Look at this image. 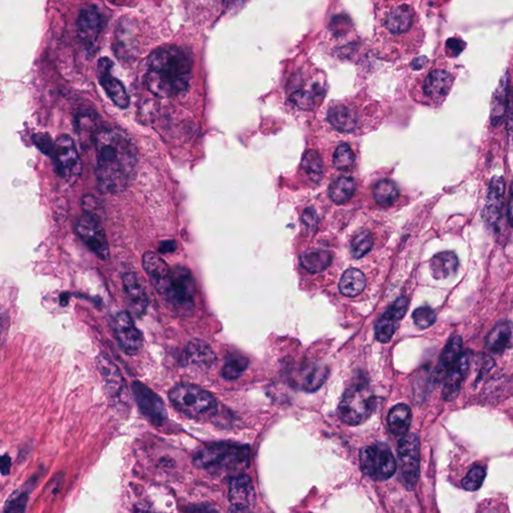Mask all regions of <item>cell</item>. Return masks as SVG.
Segmentation results:
<instances>
[{
  "mask_svg": "<svg viewBox=\"0 0 513 513\" xmlns=\"http://www.w3.org/2000/svg\"><path fill=\"white\" fill-rule=\"evenodd\" d=\"M93 143L98 189L105 194H121L135 178L138 161L135 143L116 128H101Z\"/></svg>",
  "mask_w": 513,
  "mask_h": 513,
  "instance_id": "6da1fadb",
  "label": "cell"
},
{
  "mask_svg": "<svg viewBox=\"0 0 513 513\" xmlns=\"http://www.w3.org/2000/svg\"><path fill=\"white\" fill-rule=\"evenodd\" d=\"M146 68L148 91L158 98H173L189 88L192 56L180 46H162L148 56Z\"/></svg>",
  "mask_w": 513,
  "mask_h": 513,
  "instance_id": "7a4b0ae2",
  "label": "cell"
},
{
  "mask_svg": "<svg viewBox=\"0 0 513 513\" xmlns=\"http://www.w3.org/2000/svg\"><path fill=\"white\" fill-rule=\"evenodd\" d=\"M250 449L248 446L233 443H210L200 447L194 455V463L210 472H232L247 467Z\"/></svg>",
  "mask_w": 513,
  "mask_h": 513,
  "instance_id": "3957f363",
  "label": "cell"
},
{
  "mask_svg": "<svg viewBox=\"0 0 513 513\" xmlns=\"http://www.w3.org/2000/svg\"><path fill=\"white\" fill-rule=\"evenodd\" d=\"M168 398L173 407L188 417L210 418L218 411V402L214 396L191 384L175 386L171 389Z\"/></svg>",
  "mask_w": 513,
  "mask_h": 513,
  "instance_id": "277c9868",
  "label": "cell"
},
{
  "mask_svg": "<svg viewBox=\"0 0 513 513\" xmlns=\"http://www.w3.org/2000/svg\"><path fill=\"white\" fill-rule=\"evenodd\" d=\"M374 395L365 384H355L344 393L338 406L339 417L349 425L365 422L374 408Z\"/></svg>",
  "mask_w": 513,
  "mask_h": 513,
  "instance_id": "5b68a950",
  "label": "cell"
},
{
  "mask_svg": "<svg viewBox=\"0 0 513 513\" xmlns=\"http://www.w3.org/2000/svg\"><path fill=\"white\" fill-rule=\"evenodd\" d=\"M360 464L362 472L379 482L389 479L396 472V460L392 451L384 443L362 448Z\"/></svg>",
  "mask_w": 513,
  "mask_h": 513,
  "instance_id": "8992f818",
  "label": "cell"
},
{
  "mask_svg": "<svg viewBox=\"0 0 513 513\" xmlns=\"http://www.w3.org/2000/svg\"><path fill=\"white\" fill-rule=\"evenodd\" d=\"M195 286L194 278L187 268L178 266L173 269L172 279L165 294L168 303L183 314H189L195 306Z\"/></svg>",
  "mask_w": 513,
  "mask_h": 513,
  "instance_id": "52a82bcc",
  "label": "cell"
},
{
  "mask_svg": "<svg viewBox=\"0 0 513 513\" xmlns=\"http://www.w3.org/2000/svg\"><path fill=\"white\" fill-rule=\"evenodd\" d=\"M51 158L59 177L69 183H76L83 173V163L71 136H59L54 143Z\"/></svg>",
  "mask_w": 513,
  "mask_h": 513,
  "instance_id": "ba28073f",
  "label": "cell"
},
{
  "mask_svg": "<svg viewBox=\"0 0 513 513\" xmlns=\"http://www.w3.org/2000/svg\"><path fill=\"white\" fill-rule=\"evenodd\" d=\"M399 460L404 485L409 490L417 484L420 472V441L415 433L403 436L398 446Z\"/></svg>",
  "mask_w": 513,
  "mask_h": 513,
  "instance_id": "9c48e42d",
  "label": "cell"
},
{
  "mask_svg": "<svg viewBox=\"0 0 513 513\" xmlns=\"http://www.w3.org/2000/svg\"><path fill=\"white\" fill-rule=\"evenodd\" d=\"M76 232L86 247L101 261L110 259L108 238L101 219L84 213L76 224Z\"/></svg>",
  "mask_w": 513,
  "mask_h": 513,
  "instance_id": "30bf717a",
  "label": "cell"
},
{
  "mask_svg": "<svg viewBox=\"0 0 513 513\" xmlns=\"http://www.w3.org/2000/svg\"><path fill=\"white\" fill-rule=\"evenodd\" d=\"M138 409L146 418L156 425H161L168 417L165 403L157 393L145 384L135 381L131 385Z\"/></svg>",
  "mask_w": 513,
  "mask_h": 513,
  "instance_id": "8fae6325",
  "label": "cell"
},
{
  "mask_svg": "<svg viewBox=\"0 0 513 513\" xmlns=\"http://www.w3.org/2000/svg\"><path fill=\"white\" fill-rule=\"evenodd\" d=\"M113 68V64L110 59H101L98 64V81L111 101L118 108H126L130 105V96L121 81L111 74Z\"/></svg>",
  "mask_w": 513,
  "mask_h": 513,
  "instance_id": "7c38bea8",
  "label": "cell"
},
{
  "mask_svg": "<svg viewBox=\"0 0 513 513\" xmlns=\"http://www.w3.org/2000/svg\"><path fill=\"white\" fill-rule=\"evenodd\" d=\"M113 328L121 349L126 354L133 355L142 349L143 343L142 333L136 328L130 314L121 312L116 315L113 321Z\"/></svg>",
  "mask_w": 513,
  "mask_h": 513,
  "instance_id": "4fadbf2b",
  "label": "cell"
},
{
  "mask_svg": "<svg viewBox=\"0 0 513 513\" xmlns=\"http://www.w3.org/2000/svg\"><path fill=\"white\" fill-rule=\"evenodd\" d=\"M96 365L103 379L106 392L116 402H123L126 395V383L118 367L106 354L96 358Z\"/></svg>",
  "mask_w": 513,
  "mask_h": 513,
  "instance_id": "5bb4252c",
  "label": "cell"
},
{
  "mask_svg": "<svg viewBox=\"0 0 513 513\" xmlns=\"http://www.w3.org/2000/svg\"><path fill=\"white\" fill-rule=\"evenodd\" d=\"M408 308V300L400 297L382 315L375 327L376 339L381 343H387L397 330L401 320Z\"/></svg>",
  "mask_w": 513,
  "mask_h": 513,
  "instance_id": "9a60e30c",
  "label": "cell"
},
{
  "mask_svg": "<svg viewBox=\"0 0 513 513\" xmlns=\"http://www.w3.org/2000/svg\"><path fill=\"white\" fill-rule=\"evenodd\" d=\"M229 499L233 512H248L256 504V492L251 478L238 475L230 482Z\"/></svg>",
  "mask_w": 513,
  "mask_h": 513,
  "instance_id": "2e32d148",
  "label": "cell"
},
{
  "mask_svg": "<svg viewBox=\"0 0 513 513\" xmlns=\"http://www.w3.org/2000/svg\"><path fill=\"white\" fill-rule=\"evenodd\" d=\"M103 29V17L96 9H84L76 21V31L84 48L91 51L95 49L96 41Z\"/></svg>",
  "mask_w": 513,
  "mask_h": 513,
  "instance_id": "e0dca14e",
  "label": "cell"
},
{
  "mask_svg": "<svg viewBox=\"0 0 513 513\" xmlns=\"http://www.w3.org/2000/svg\"><path fill=\"white\" fill-rule=\"evenodd\" d=\"M143 266L153 287L158 293L165 296L172 279L173 270L170 269L162 258L153 252L145 253Z\"/></svg>",
  "mask_w": 513,
  "mask_h": 513,
  "instance_id": "ac0fdd59",
  "label": "cell"
},
{
  "mask_svg": "<svg viewBox=\"0 0 513 513\" xmlns=\"http://www.w3.org/2000/svg\"><path fill=\"white\" fill-rule=\"evenodd\" d=\"M123 285L131 311L136 316H141L145 313L148 304L147 292L142 280L136 273H126L123 276Z\"/></svg>",
  "mask_w": 513,
  "mask_h": 513,
  "instance_id": "d6986e66",
  "label": "cell"
},
{
  "mask_svg": "<svg viewBox=\"0 0 513 513\" xmlns=\"http://www.w3.org/2000/svg\"><path fill=\"white\" fill-rule=\"evenodd\" d=\"M454 76L449 71L435 68L426 76L423 81V93L433 101H441L449 93Z\"/></svg>",
  "mask_w": 513,
  "mask_h": 513,
  "instance_id": "ffe728a7",
  "label": "cell"
},
{
  "mask_svg": "<svg viewBox=\"0 0 513 513\" xmlns=\"http://www.w3.org/2000/svg\"><path fill=\"white\" fill-rule=\"evenodd\" d=\"M504 181L502 177H493L488 187L487 203H485V220L495 227L502 217L503 203H504Z\"/></svg>",
  "mask_w": 513,
  "mask_h": 513,
  "instance_id": "44dd1931",
  "label": "cell"
},
{
  "mask_svg": "<svg viewBox=\"0 0 513 513\" xmlns=\"http://www.w3.org/2000/svg\"><path fill=\"white\" fill-rule=\"evenodd\" d=\"M185 362L188 366L200 370H207L214 365L217 357L212 347L203 340H192L185 349Z\"/></svg>",
  "mask_w": 513,
  "mask_h": 513,
  "instance_id": "7402d4cb",
  "label": "cell"
},
{
  "mask_svg": "<svg viewBox=\"0 0 513 513\" xmlns=\"http://www.w3.org/2000/svg\"><path fill=\"white\" fill-rule=\"evenodd\" d=\"M469 352L461 354L459 359L450 369L449 373L445 379V387H443V399L445 400L453 401L457 397L460 392L461 385L469 371Z\"/></svg>",
  "mask_w": 513,
  "mask_h": 513,
  "instance_id": "603a6c76",
  "label": "cell"
},
{
  "mask_svg": "<svg viewBox=\"0 0 513 513\" xmlns=\"http://www.w3.org/2000/svg\"><path fill=\"white\" fill-rule=\"evenodd\" d=\"M415 14L410 6L403 4L393 7L384 19V26L393 36H404L413 29Z\"/></svg>",
  "mask_w": 513,
  "mask_h": 513,
  "instance_id": "cb8c5ba5",
  "label": "cell"
},
{
  "mask_svg": "<svg viewBox=\"0 0 513 513\" xmlns=\"http://www.w3.org/2000/svg\"><path fill=\"white\" fill-rule=\"evenodd\" d=\"M457 269L458 259L452 252L440 253L430 262V272L436 280H445L454 276Z\"/></svg>",
  "mask_w": 513,
  "mask_h": 513,
  "instance_id": "d4e9b609",
  "label": "cell"
},
{
  "mask_svg": "<svg viewBox=\"0 0 513 513\" xmlns=\"http://www.w3.org/2000/svg\"><path fill=\"white\" fill-rule=\"evenodd\" d=\"M328 121L337 131L341 133H351L357 126L355 111L343 105L333 106L329 110Z\"/></svg>",
  "mask_w": 513,
  "mask_h": 513,
  "instance_id": "484cf974",
  "label": "cell"
},
{
  "mask_svg": "<svg viewBox=\"0 0 513 513\" xmlns=\"http://www.w3.org/2000/svg\"><path fill=\"white\" fill-rule=\"evenodd\" d=\"M76 128L83 142H95L96 135L103 126L98 125V116L91 111H81L76 118Z\"/></svg>",
  "mask_w": 513,
  "mask_h": 513,
  "instance_id": "4316f807",
  "label": "cell"
},
{
  "mask_svg": "<svg viewBox=\"0 0 513 513\" xmlns=\"http://www.w3.org/2000/svg\"><path fill=\"white\" fill-rule=\"evenodd\" d=\"M411 419L412 414L410 407L406 404H398L389 412V430L395 436H404L410 427Z\"/></svg>",
  "mask_w": 513,
  "mask_h": 513,
  "instance_id": "83f0119b",
  "label": "cell"
},
{
  "mask_svg": "<svg viewBox=\"0 0 513 513\" xmlns=\"http://www.w3.org/2000/svg\"><path fill=\"white\" fill-rule=\"evenodd\" d=\"M512 328L508 322H502L495 327L487 338L488 350L494 354H502L512 340Z\"/></svg>",
  "mask_w": 513,
  "mask_h": 513,
  "instance_id": "f1b7e54d",
  "label": "cell"
},
{
  "mask_svg": "<svg viewBox=\"0 0 513 513\" xmlns=\"http://www.w3.org/2000/svg\"><path fill=\"white\" fill-rule=\"evenodd\" d=\"M365 285V276L360 270L349 269L342 276L339 289L344 296L356 297L363 292Z\"/></svg>",
  "mask_w": 513,
  "mask_h": 513,
  "instance_id": "f546056e",
  "label": "cell"
},
{
  "mask_svg": "<svg viewBox=\"0 0 513 513\" xmlns=\"http://www.w3.org/2000/svg\"><path fill=\"white\" fill-rule=\"evenodd\" d=\"M355 188L353 178L349 177L337 178L329 187V197L336 204H344L351 199L352 195L355 193Z\"/></svg>",
  "mask_w": 513,
  "mask_h": 513,
  "instance_id": "4dcf8cb0",
  "label": "cell"
},
{
  "mask_svg": "<svg viewBox=\"0 0 513 513\" xmlns=\"http://www.w3.org/2000/svg\"><path fill=\"white\" fill-rule=\"evenodd\" d=\"M461 354H462V339L460 336L452 337L441 354L440 365L438 368L440 375L445 372L449 371L454 366Z\"/></svg>",
  "mask_w": 513,
  "mask_h": 513,
  "instance_id": "1f68e13d",
  "label": "cell"
},
{
  "mask_svg": "<svg viewBox=\"0 0 513 513\" xmlns=\"http://www.w3.org/2000/svg\"><path fill=\"white\" fill-rule=\"evenodd\" d=\"M332 259L333 258L329 252L321 250L309 251L302 255L301 264L310 273H320L330 266Z\"/></svg>",
  "mask_w": 513,
  "mask_h": 513,
  "instance_id": "d6a6232c",
  "label": "cell"
},
{
  "mask_svg": "<svg viewBox=\"0 0 513 513\" xmlns=\"http://www.w3.org/2000/svg\"><path fill=\"white\" fill-rule=\"evenodd\" d=\"M374 199L379 205L388 207L398 199L399 191L396 183L390 180H382L374 186Z\"/></svg>",
  "mask_w": 513,
  "mask_h": 513,
  "instance_id": "836d02e7",
  "label": "cell"
},
{
  "mask_svg": "<svg viewBox=\"0 0 513 513\" xmlns=\"http://www.w3.org/2000/svg\"><path fill=\"white\" fill-rule=\"evenodd\" d=\"M301 376L302 388L306 391H315L326 380L327 369H325L324 367L315 365V364L314 365L310 364L308 367L304 368Z\"/></svg>",
  "mask_w": 513,
  "mask_h": 513,
  "instance_id": "e575fe53",
  "label": "cell"
},
{
  "mask_svg": "<svg viewBox=\"0 0 513 513\" xmlns=\"http://www.w3.org/2000/svg\"><path fill=\"white\" fill-rule=\"evenodd\" d=\"M507 83L497 89L494 98H493L492 106V123L494 126H499L504 118L505 111H507Z\"/></svg>",
  "mask_w": 513,
  "mask_h": 513,
  "instance_id": "d590c367",
  "label": "cell"
},
{
  "mask_svg": "<svg viewBox=\"0 0 513 513\" xmlns=\"http://www.w3.org/2000/svg\"><path fill=\"white\" fill-rule=\"evenodd\" d=\"M249 366V361L246 358L241 356H232L225 362L224 368H223V377L227 380H235L246 371Z\"/></svg>",
  "mask_w": 513,
  "mask_h": 513,
  "instance_id": "8d00e7d4",
  "label": "cell"
},
{
  "mask_svg": "<svg viewBox=\"0 0 513 513\" xmlns=\"http://www.w3.org/2000/svg\"><path fill=\"white\" fill-rule=\"evenodd\" d=\"M302 167L315 182H319L323 176V163L318 153L310 151L305 155Z\"/></svg>",
  "mask_w": 513,
  "mask_h": 513,
  "instance_id": "74e56055",
  "label": "cell"
},
{
  "mask_svg": "<svg viewBox=\"0 0 513 513\" xmlns=\"http://www.w3.org/2000/svg\"><path fill=\"white\" fill-rule=\"evenodd\" d=\"M373 247V237L369 232H362L354 238L351 245V254L355 259L365 256Z\"/></svg>",
  "mask_w": 513,
  "mask_h": 513,
  "instance_id": "f35d334b",
  "label": "cell"
},
{
  "mask_svg": "<svg viewBox=\"0 0 513 513\" xmlns=\"http://www.w3.org/2000/svg\"><path fill=\"white\" fill-rule=\"evenodd\" d=\"M354 162H355V156L348 145L342 143L337 148L333 156V163L338 170H348L353 166Z\"/></svg>",
  "mask_w": 513,
  "mask_h": 513,
  "instance_id": "ab89813d",
  "label": "cell"
},
{
  "mask_svg": "<svg viewBox=\"0 0 513 513\" xmlns=\"http://www.w3.org/2000/svg\"><path fill=\"white\" fill-rule=\"evenodd\" d=\"M485 477H487V472H485L484 468L482 466H474L462 480V487L468 492H475L482 487Z\"/></svg>",
  "mask_w": 513,
  "mask_h": 513,
  "instance_id": "60d3db41",
  "label": "cell"
},
{
  "mask_svg": "<svg viewBox=\"0 0 513 513\" xmlns=\"http://www.w3.org/2000/svg\"><path fill=\"white\" fill-rule=\"evenodd\" d=\"M412 319L419 329H427L435 323L436 314L430 307H420L413 312Z\"/></svg>",
  "mask_w": 513,
  "mask_h": 513,
  "instance_id": "b9f144b4",
  "label": "cell"
},
{
  "mask_svg": "<svg viewBox=\"0 0 513 513\" xmlns=\"http://www.w3.org/2000/svg\"><path fill=\"white\" fill-rule=\"evenodd\" d=\"M290 100H291L295 106H298L299 108L304 111L312 110L315 106L313 96H312L309 91H303V89L295 91Z\"/></svg>",
  "mask_w": 513,
  "mask_h": 513,
  "instance_id": "7bdbcfd3",
  "label": "cell"
},
{
  "mask_svg": "<svg viewBox=\"0 0 513 513\" xmlns=\"http://www.w3.org/2000/svg\"><path fill=\"white\" fill-rule=\"evenodd\" d=\"M83 209L86 214L93 215L101 219L103 215V205L93 195H84L83 198Z\"/></svg>",
  "mask_w": 513,
  "mask_h": 513,
  "instance_id": "ee69618b",
  "label": "cell"
},
{
  "mask_svg": "<svg viewBox=\"0 0 513 513\" xmlns=\"http://www.w3.org/2000/svg\"><path fill=\"white\" fill-rule=\"evenodd\" d=\"M34 142L36 143V147L41 151L44 155H48L51 157L53 155L54 143L51 140V136L46 135V133H39V135L34 136Z\"/></svg>",
  "mask_w": 513,
  "mask_h": 513,
  "instance_id": "f6af8a7d",
  "label": "cell"
},
{
  "mask_svg": "<svg viewBox=\"0 0 513 513\" xmlns=\"http://www.w3.org/2000/svg\"><path fill=\"white\" fill-rule=\"evenodd\" d=\"M27 499V494L19 495L17 497L12 498L9 503H7L6 512H24V507H26V500Z\"/></svg>",
  "mask_w": 513,
  "mask_h": 513,
  "instance_id": "bcb514c9",
  "label": "cell"
},
{
  "mask_svg": "<svg viewBox=\"0 0 513 513\" xmlns=\"http://www.w3.org/2000/svg\"><path fill=\"white\" fill-rule=\"evenodd\" d=\"M465 44L460 39H450L446 42V49L451 56H456L462 53Z\"/></svg>",
  "mask_w": 513,
  "mask_h": 513,
  "instance_id": "7dc6e473",
  "label": "cell"
},
{
  "mask_svg": "<svg viewBox=\"0 0 513 513\" xmlns=\"http://www.w3.org/2000/svg\"><path fill=\"white\" fill-rule=\"evenodd\" d=\"M302 220L310 229H315L317 223H318V215H317L316 210L313 208L305 210L303 215H302Z\"/></svg>",
  "mask_w": 513,
  "mask_h": 513,
  "instance_id": "c3c4849f",
  "label": "cell"
},
{
  "mask_svg": "<svg viewBox=\"0 0 513 513\" xmlns=\"http://www.w3.org/2000/svg\"><path fill=\"white\" fill-rule=\"evenodd\" d=\"M176 249H177V244H176L175 241H172V240L163 242L160 246V252L163 253V254H166V253L175 252Z\"/></svg>",
  "mask_w": 513,
  "mask_h": 513,
  "instance_id": "681fc988",
  "label": "cell"
},
{
  "mask_svg": "<svg viewBox=\"0 0 513 513\" xmlns=\"http://www.w3.org/2000/svg\"><path fill=\"white\" fill-rule=\"evenodd\" d=\"M0 463H1V473L4 475L9 474V472H11V457H9V455H4L1 457V461H0Z\"/></svg>",
  "mask_w": 513,
  "mask_h": 513,
  "instance_id": "f907efd6",
  "label": "cell"
},
{
  "mask_svg": "<svg viewBox=\"0 0 513 513\" xmlns=\"http://www.w3.org/2000/svg\"><path fill=\"white\" fill-rule=\"evenodd\" d=\"M245 0H224V7L227 11H233L244 4Z\"/></svg>",
  "mask_w": 513,
  "mask_h": 513,
  "instance_id": "816d5d0a",
  "label": "cell"
},
{
  "mask_svg": "<svg viewBox=\"0 0 513 513\" xmlns=\"http://www.w3.org/2000/svg\"><path fill=\"white\" fill-rule=\"evenodd\" d=\"M508 220H509L510 225L513 227V182L512 190H510L509 203H508Z\"/></svg>",
  "mask_w": 513,
  "mask_h": 513,
  "instance_id": "f5cc1de1",
  "label": "cell"
}]
</instances>
